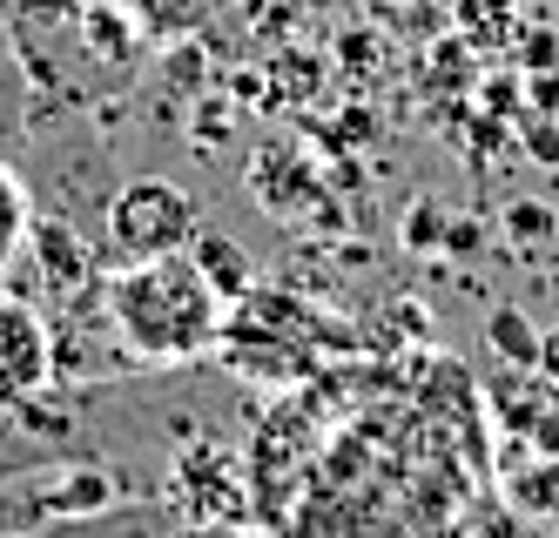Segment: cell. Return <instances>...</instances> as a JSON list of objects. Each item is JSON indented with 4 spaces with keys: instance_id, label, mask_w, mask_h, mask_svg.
I'll list each match as a JSON object with an SVG mask.
<instances>
[{
    "instance_id": "6da1fadb",
    "label": "cell",
    "mask_w": 559,
    "mask_h": 538,
    "mask_svg": "<svg viewBox=\"0 0 559 538\" xmlns=\"http://www.w3.org/2000/svg\"><path fill=\"white\" fill-rule=\"evenodd\" d=\"M102 310H108V337L142 370H189V363L216 357L223 316H229V303L203 283L189 250L122 263L102 283Z\"/></svg>"
},
{
    "instance_id": "7a4b0ae2",
    "label": "cell",
    "mask_w": 559,
    "mask_h": 538,
    "mask_svg": "<svg viewBox=\"0 0 559 538\" xmlns=\"http://www.w3.org/2000/svg\"><path fill=\"white\" fill-rule=\"evenodd\" d=\"M102 236L115 263H148V256H182L203 236V202L169 176H135L108 195Z\"/></svg>"
},
{
    "instance_id": "3957f363",
    "label": "cell",
    "mask_w": 559,
    "mask_h": 538,
    "mask_svg": "<svg viewBox=\"0 0 559 538\" xmlns=\"http://www.w3.org/2000/svg\"><path fill=\"white\" fill-rule=\"evenodd\" d=\"M55 384V323L27 297L0 289V404H21Z\"/></svg>"
},
{
    "instance_id": "277c9868",
    "label": "cell",
    "mask_w": 559,
    "mask_h": 538,
    "mask_svg": "<svg viewBox=\"0 0 559 538\" xmlns=\"http://www.w3.org/2000/svg\"><path fill=\"white\" fill-rule=\"evenodd\" d=\"M21 250H34V263H41V283L55 289V297H82V289L95 283V250L82 242V229L61 223V216H34Z\"/></svg>"
},
{
    "instance_id": "5b68a950",
    "label": "cell",
    "mask_w": 559,
    "mask_h": 538,
    "mask_svg": "<svg viewBox=\"0 0 559 538\" xmlns=\"http://www.w3.org/2000/svg\"><path fill=\"white\" fill-rule=\"evenodd\" d=\"M176 505L169 499H115L102 512H82V518H61L34 538H176Z\"/></svg>"
},
{
    "instance_id": "8992f818",
    "label": "cell",
    "mask_w": 559,
    "mask_h": 538,
    "mask_svg": "<svg viewBox=\"0 0 559 538\" xmlns=\"http://www.w3.org/2000/svg\"><path fill=\"white\" fill-rule=\"evenodd\" d=\"M452 27L472 55H506L526 27V0H452Z\"/></svg>"
},
{
    "instance_id": "52a82bcc",
    "label": "cell",
    "mask_w": 559,
    "mask_h": 538,
    "mask_svg": "<svg viewBox=\"0 0 559 538\" xmlns=\"http://www.w3.org/2000/svg\"><path fill=\"white\" fill-rule=\"evenodd\" d=\"M189 256H195V270H203V283L216 289L223 303H243L250 289H257V263L243 256V242H229V236L203 229V236L189 242Z\"/></svg>"
},
{
    "instance_id": "ba28073f",
    "label": "cell",
    "mask_w": 559,
    "mask_h": 538,
    "mask_svg": "<svg viewBox=\"0 0 559 538\" xmlns=\"http://www.w3.org/2000/svg\"><path fill=\"white\" fill-rule=\"evenodd\" d=\"M486 350H492L506 370H539V330H533V316L512 310V303H499V310L486 316Z\"/></svg>"
},
{
    "instance_id": "9c48e42d",
    "label": "cell",
    "mask_w": 559,
    "mask_h": 538,
    "mask_svg": "<svg viewBox=\"0 0 559 538\" xmlns=\"http://www.w3.org/2000/svg\"><path fill=\"white\" fill-rule=\"evenodd\" d=\"M506 499L519 518H559V451H546L539 465H526L512 485H506Z\"/></svg>"
},
{
    "instance_id": "30bf717a",
    "label": "cell",
    "mask_w": 559,
    "mask_h": 538,
    "mask_svg": "<svg viewBox=\"0 0 559 538\" xmlns=\"http://www.w3.org/2000/svg\"><path fill=\"white\" fill-rule=\"evenodd\" d=\"M27 223H34V202L21 189V176L0 162V276L21 263V242H27Z\"/></svg>"
},
{
    "instance_id": "8fae6325",
    "label": "cell",
    "mask_w": 559,
    "mask_h": 538,
    "mask_svg": "<svg viewBox=\"0 0 559 538\" xmlns=\"http://www.w3.org/2000/svg\"><path fill=\"white\" fill-rule=\"evenodd\" d=\"M48 458H61V451L48 438H34L14 404H0V471H27V465H48Z\"/></svg>"
},
{
    "instance_id": "7c38bea8",
    "label": "cell",
    "mask_w": 559,
    "mask_h": 538,
    "mask_svg": "<svg viewBox=\"0 0 559 538\" xmlns=\"http://www.w3.org/2000/svg\"><path fill=\"white\" fill-rule=\"evenodd\" d=\"M397 236H405V250H445V210L431 195H418L405 210V223H397Z\"/></svg>"
},
{
    "instance_id": "4fadbf2b",
    "label": "cell",
    "mask_w": 559,
    "mask_h": 538,
    "mask_svg": "<svg viewBox=\"0 0 559 538\" xmlns=\"http://www.w3.org/2000/svg\"><path fill=\"white\" fill-rule=\"evenodd\" d=\"M512 61H519V74L559 68V27H519L512 34Z\"/></svg>"
},
{
    "instance_id": "5bb4252c",
    "label": "cell",
    "mask_w": 559,
    "mask_h": 538,
    "mask_svg": "<svg viewBox=\"0 0 559 538\" xmlns=\"http://www.w3.org/2000/svg\"><path fill=\"white\" fill-rule=\"evenodd\" d=\"M210 8H216V0H135V21L176 34V27H189V21H203Z\"/></svg>"
},
{
    "instance_id": "9a60e30c",
    "label": "cell",
    "mask_w": 559,
    "mask_h": 538,
    "mask_svg": "<svg viewBox=\"0 0 559 538\" xmlns=\"http://www.w3.org/2000/svg\"><path fill=\"white\" fill-rule=\"evenodd\" d=\"M506 236L519 242V250H539V242H552V210H546V202H512V210H506Z\"/></svg>"
},
{
    "instance_id": "2e32d148",
    "label": "cell",
    "mask_w": 559,
    "mask_h": 538,
    "mask_svg": "<svg viewBox=\"0 0 559 538\" xmlns=\"http://www.w3.org/2000/svg\"><path fill=\"white\" fill-rule=\"evenodd\" d=\"M526 155L539 169H559V115H533L526 121Z\"/></svg>"
},
{
    "instance_id": "e0dca14e",
    "label": "cell",
    "mask_w": 559,
    "mask_h": 538,
    "mask_svg": "<svg viewBox=\"0 0 559 538\" xmlns=\"http://www.w3.org/2000/svg\"><path fill=\"white\" fill-rule=\"evenodd\" d=\"M526 81V108L533 115H559V68H546V74H519Z\"/></svg>"
},
{
    "instance_id": "ac0fdd59",
    "label": "cell",
    "mask_w": 559,
    "mask_h": 538,
    "mask_svg": "<svg viewBox=\"0 0 559 538\" xmlns=\"http://www.w3.org/2000/svg\"><path fill=\"white\" fill-rule=\"evenodd\" d=\"M176 538H257V531H243L236 518H182Z\"/></svg>"
},
{
    "instance_id": "d6986e66",
    "label": "cell",
    "mask_w": 559,
    "mask_h": 538,
    "mask_svg": "<svg viewBox=\"0 0 559 538\" xmlns=\"http://www.w3.org/2000/svg\"><path fill=\"white\" fill-rule=\"evenodd\" d=\"M519 95H526L519 81H486V115H499V121H506V115H519V108H512Z\"/></svg>"
},
{
    "instance_id": "ffe728a7",
    "label": "cell",
    "mask_w": 559,
    "mask_h": 538,
    "mask_svg": "<svg viewBox=\"0 0 559 538\" xmlns=\"http://www.w3.org/2000/svg\"><path fill=\"white\" fill-rule=\"evenodd\" d=\"M478 250V223H445V256H465Z\"/></svg>"
},
{
    "instance_id": "44dd1931",
    "label": "cell",
    "mask_w": 559,
    "mask_h": 538,
    "mask_svg": "<svg viewBox=\"0 0 559 538\" xmlns=\"http://www.w3.org/2000/svg\"><path fill=\"white\" fill-rule=\"evenodd\" d=\"M539 378L559 391V330H552V337H539Z\"/></svg>"
}]
</instances>
